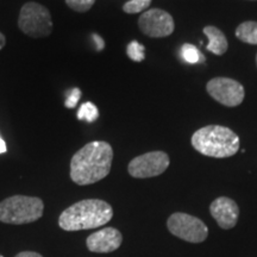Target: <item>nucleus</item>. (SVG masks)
I'll return each mask as SVG.
<instances>
[{"label": "nucleus", "mask_w": 257, "mask_h": 257, "mask_svg": "<svg viewBox=\"0 0 257 257\" xmlns=\"http://www.w3.org/2000/svg\"><path fill=\"white\" fill-rule=\"evenodd\" d=\"M113 149L104 141H94L76 152L70 161V179L79 186L95 184L111 172Z\"/></svg>", "instance_id": "1"}, {"label": "nucleus", "mask_w": 257, "mask_h": 257, "mask_svg": "<svg viewBox=\"0 0 257 257\" xmlns=\"http://www.w3.org/2000/svg\"><path fill=\"white\" fill-rule=\"evenodd\" d=\"M113 217L108 202L100 199H85L66 208L59 218L60 227L64 231L91 230L104 226Z\"/></svg>", "instance_id": "2"}, {"label": "nucleus", "mask_w": 257, "mask_h": 257, "mask_svg": "<svg viewBox=\"0 0 257 257\" xmlns=\"http://www.w3.org/2000/svg\"><path fill=\"white\" fill-rule=\"evenodd\" d=\"M193 148L198 153L214 159L233 156L239 150V137L232 130L221 125H207L193 134Z\"/></svg>", "instance_id": "3"}, {"label": "nucleus", "mask_w": 257, "mask_h": 257, "mask_svg": "<svg viewBox=\"0 0 257 257\" xmlns=\"http://www.w3.org/2000/svg\"><path fill=\"white\" fill-rule=\"evenodd\" d=\"M42 199L27 195H14L0 202V221L6 224L34 223L43 216Z\"/></svg>", "instance_id": "4"}, {"label": "nucleus", "mask_w": 257, "mask_h": 257, "mask_svg": "<svg viewBox=\"0 0 257 257\" xmlns=\"http://www.w3.org/2000/svg\"><path fill=\"white\" fill-rule=\"evenodd\" d=\"M18 27L29 37H48L53 31V19L49 10L38 3H27L19 14Z\"/></svg>", "instance_id": "5"}, {"label": "nucleus", "mask_w": 257, "mask_h": 257, "mask_svg": "<svg viewBox=\"0 0 257 257\" xmlns=\"http://www.w3.org/2000/svg\"><path fill=\"white\" fill-rule=\"evenodd\" d=\"M169 232L189 243H201L207 238L208 229L204 221L187 213L176 212L168 218Z\"/></svg>", "instance_id": "6"}, {"label": "nucleus", "mask_w": 257, "mask_h": 257, "mask_svg": "<svg viewBox=\"0 0 257 257\" xmlns=\"http://www.w3.org/2000/svg\"><path fill=\"white\" fill-rule=\"evenodd\" d=\"M170 160L165 152H150L130 161L127 172L135 179L155 178L166 172Z\"/></svg>", "instance_id": "7"}, {"label": "nucleus", "mask_w": 257, "mask_h": 257, "mask_svg": "<svg viewBox=\"0 0 257 257\" xmlns=\"http://www.w3.org/2000/svg\"><path fill=\"white\" fill-rule=\"evenodd\" d=\"M207 93L214 100L227 107L240 105L245 96L243 85L230 78H214L206 85Z\"/></svg>", "instance_id": "8"}, {"label": "nucleus", "mask_w": 257, "mask_h": 257, "mask_svg": "<svg viewBox=\"0 0 257 257\" xmlns=\"http://www.w3.org/2000/svg\"><path fill=\"white\" fill-rule=\"evenodd\" d=\"M138 28L152 38L168 37L174 32V19L168 12L161 9H152L143 12L138 19Z\"/></svg>", "instance_id": "9"}, {"label": "nucleus", "mask_w": 257, "mask_h": 257, "mask_svg": "<svg viewBox=\"0 0 257 257\" xmlns=\"http://www.w3.org/2000/svg\"><path fill=\"white\" fill-rule=\"evenodd\" d=\"M123 243V236L120 231L114 227H104V229L92 233L86 240L89 251L98 253L113 252Z\"/></svg>", "instance_id": "10"}, {"label": "nucleus", "mask_w": 257, "mask_h": 257, "mask_svg": "<svg viewBox=\"0 0 257 257\" xmlns=\"http://www.w3.org/2000/svg\"><path fill=\"white\" fill-rule=\"evenodd\" d=\"M210 212L219 227L230 230L236 226L239 217V207L236 201L227 197H219L210 205Z\"/></svg>", "instance_id": "11"}, {"label": "nucleus", "mask_w": 257, "mask_h": 257, "mask_svg": "<svg viewBox=\"0 0 257 257\" xmlns=\"http://www.w3.org/2000/svg\"><path fill=\"white\" fill-rule=\"evenodd\" d=\"M202 31L208 38V44L206 47L207 50L217 56L224 55L226 53L227 48H229V42L225 37L224 32L216 27H212V25L205 27Z\"/></svg>", "instance_id": "12"}, {"label": "nucleus", "mask_w": 257, "mask_h": 257, "mask_svg": "<svg viewBox=\"0 0 257 257\" xmlns=\"http://www.w3.org/2000/svg\"><path fill=\"white\" fill-rule=\"evenodd\" d=\"M236 37L243 43L257 46V22H243L236 29Z\"/></svg>", "instance_id": "13"}, {"label": "nucleus", "mask_w": 257, "mask_h": 257, "mask_svg": "<svg viewBox=\"0 0 257 257\" xmlns=\"http://www.w3.org/2000/svg\"><path fill=\"white\" fill-rule=\"evenodd\" d=\"M181 56L185 62L195 64V63H202L205 61V56L202 55L201 51L194 47L193 44L186 43L181 48Z\"/></svg>", "instance_id": "14"}, {"label": "nucleus", "mask_w": 257, "mask_h": 257, "mask_svg": "<svg viewBox=\"0 0 257 257\" xmlns=\"http://www.w3.org/2000/svg\"><path fill=\"white\" fill-rule=\"evenodd\" d=\"M99 111L98 107L92 102H85L78 111V118L80 120H87L89 123L98 119Z\"/></svg>", "instance_id": "15"}, {"label": "nucleus", "mask_w": 257, "mask_h": 257, "mask_svg": "<svg viewBox=\"0 0 257 257\" xmlns=\"http://www.w3.org/2000/svg\"><path fill=\"white\" fill-rule=\"evenodd\" d=\"M126 54L128 59L135 61V62H142L146 59V48L140 42L133 41L128 43L126 48Z\"/></svg>", "instance_id": "16"}, {"label": "nucleus", "mask_w": 257, "mask_h": 257, "mask_svg": "<svg viewBox=\"0 0 257 257\" xmlns=\"http://www.w3.org/2000/svg\"><path fill=\"white\" fill-rule=\"evenodd\" d=\"M153 0H130L123 5V11L125 14L134 15L140 14V12H146V10L149 8Z\"/></svg>", "instance_id": "17"}, {"label": "nucleus", "mask_w": 257, "mask_h": 257, "mask_svg": "<svg viewBox=\"0 0 257 257\" xmlns=\"http://www.w3.org/2000/svg\"><path fill=\"white\" fill-rule=\"evenodd\" d=\"M94 3L95 0H66V4L76 12H87Z\"/></svg>", "instance_id": "18"}, {"label": "nucleus", "mask_w": 257, "mask_h": 257, "mask_svg": "<svg viewBox=\"0 0 257 257\" xmlns=\"http://www.w3.org/2000/svg\"><path fill=\"white\" fill-rule=\"evenodd\" d=\"M81 98V91L79 88H74L70 91V93L67 95L66 101H64V106L68 108H74L78 104V101Z\"/></svg>", "instance_id": "19"}, {"label": "nucleus", "mask_w": 257, "mask_h": 257, "mask_svg": "<svg viewBox=\"0 0 257 257\" xmlns=\"http://www.w3.org/2000/svg\"><path fill=\"white\" fill-rule=\"evenodd\" d=\"M93 40H94L95 42H96V50H102L105 48V42H104V40H102V38L99 36V35H96V34H94L93 35Z\"/></svg>", "instance_id": "20"}, {"label": "nucleus", "mask_w": 257, "mask_h": 257, "mask_svg": "<svg viewBox=\"0 0 257 257\" xmlns=\"http://www.w3.org/2000/svg\"><path fill=\"white\" fill-rule=\"evenodd\" d=\"M15 257H43V256L34 251H23V252H19L18 255Z\"/></svg>", "instance_id": "21"}, {"label": "nucleus", "mask_w": 257, "mask_h": 257, "mask_svg": "<svg viewBox=\"0 0 257 257\" xmlns=\"http://www.w3.org/2000/svg\"><path fill=\"white\" fill-rule=\"evenodd\" d=\"M6 144L4 142V140H2V137H0V154H4L6 153Z\"/></svg>", "instance_id": "22"}, {"label": "nucleus", "mask_w": 257, "mask_h": 257, "mask_svg": "<svg viewBox=\"0 0 257 257\" xmlns=\"http://www.w3.org/2000/svg\"><path fill=\"white\" fill-rule=\"evenodd\" d=\"M5 44H6V38H5L4 35L0 32V50H2L3 48L5 47Z\"/></svg>", "instance_id": "23"}, {"label": "nucleus", "mask_w": 257, "mask_h": 257, "mask_svg": "<svg viewBox=\"0 0 257 257\" xmlns=\"http://www.w3.org/2000/svg\"><path fill=\"white\" fill-rule=\"evenodd\" d=\"M256 64H257V54H256Z\"/></svg>", "instance_id": "24"}, {"label": "nucleus", "mask_w": 257, "mask_h": 257, "mask_svg": "<svg viewBox=\"0 0 257 257\" xmlns=\"http://www.w3.org/2000/svg\"><path fill=\"white\" fill-rule=\"evenodd\" d=\"M0 257H4V256H3V255H0Z\"/></svg>", "instance_id": "25"}]
</instances>
